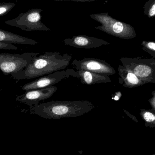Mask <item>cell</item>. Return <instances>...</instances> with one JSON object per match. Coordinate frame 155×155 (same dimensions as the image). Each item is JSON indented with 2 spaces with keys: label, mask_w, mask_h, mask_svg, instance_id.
Listing matches in <instances>:
<instances>
[{
  "label": "cell",
  "mask_w": 155,
  "mask_h": 155,
  "mask_svg": "<svg viewBox=\"0 0 155 155\" xmlns=\"http://www.w3.org/2000/svg\"><path fill=\"white\" fill-rule=\"evenodd\" d=\"M54 1H73L77 2H92L97 0H54Z\"/></svg>",
  "instance_id": "21"
},
{
  "label": "cell",
  "mask_w": 155,
  "mask_h": 155,
  "mask_svg": "<svg viewBox=\"0 0 155 155\" xmlns=\"http://www.w3.org/2000/svg\"><path fill=\"white\" fill-rule=\"evenodd\" d=\"M75 72V70L72 69L55 72L25 84L21 89L23 91H27L52 86L63 79L73 77Z\"/></svg>",
  "instance_id": "8"
},
{
  "label": "cell",
  "mask_w": 155,
  "mask_h": 155,
  "mask_svg": "<svg viewBox=\"0 0 155 155\" xmlns=\"http://www.w3.org/2000/svg\"><path fill=\"white\" fill-rule=\"evenodd\" d=\"M120 61L123 66L133 72L146 84H155V58L122 57Z\"/></svg>",
  "instance_id": "4"
},
{
  "label": "cell",
  "mask_w": 155,
  "mask_h": 155,
  "mask_svg": "<svg viewBox=\"0 0 155 155\" xmlns=\"http://www.w3.org/2000/svg\"><path fill=\"white\" fill-rule=\"evenodd\" d=\"M66 45L81 49H92L99 48L103 45H110V43L96 37L78 35L71 38H67L63 41Z\"/></svg>",
  "instance_id": "10"
},
{
  "label": "cell",
  "mask_w": 155,
  "mask_h": 155,
  "mask_svg": "<svg viewBox=\"0 0 155 155\" xmlns=\"http://www.w3.org/2000/svg\"><path fill=\"white\" fill-rule=\"evenodd\" d=\"M72 65L76 71H84L105 75L115 74V69L106 61L94 58L73 60Z\"/></svg>",
  "instance_id": "7"
},
{
  "label": "cell",
  "mask_w": 155,
  "mask_h": 155,
  "mask_svg": "<svg viewBox=\"0 0 155 155\" xmlns=\"http://www.w3.org/2000/svg\"><path fill=\"white\" fill-rule=\"evenodd\" d=\"M58 90L57 87H48L40 89L26 91L25 94L17 96L16 100L30 107L40 104L41 101L46 100L52 96Z\"/></svg>",
  "instance_id": "9"
},
{
  "label": "cell",
  "mask_w": 155,
  "mask_h": 155,
  "mask_svg": "<svg viewBox=\"0 0 155 155\" xmlns=\"http://www.w3.org/2000/svg\"><path fill=\"white\" fill-rule=\"evenodd\" d=\"M152 94L153 97L148 100V102H149L151 107H152V110L155 112V91H153L152 92Z\"/></svg>",
  "instance_id": "19"
},
{
  "label": "cell",
  "mask_w": 155,
  "mask_h": 155,
  "mask_svg": "<svg viewBox=\"0 0 155 155\" xmlns=\"http://www.w3.org/2000/svg\"><path fill=\"white\" fill-rule=\"evenodd\" d=\"M0 41L12 44L36 45L39 43L35 40L0 29Z\"/></svg>",
  "instance_id": "13"
},
{
  "label": "cell",
  "mask_w": 155,
  "mask_h": 155,
  "mask_svg": "<svg viewBox=\"0 0 155 155\" xmlns=\"http://www.w3.org/2000/svg\"><path fill=\"white\" fill-rule=\"evenodd\" d=\"M18 47L12 44L5 43L0 41V50H17Z\"/></svg>",
  "instance_id": "18"
},
{
  "label": "cell",
  "mask_w": 155,
  "mask_h": 155,
  "mask_svg": "<svg viewBox=\"0 0 155 155\" xmlns=\"http://www.w3.org/2000/svg\"><path fill=\"white\" fill-rule=\"evenodd\" d=\"M118 71L119 75V83L123 87L133 88L146 84L133 72L125 68L123 65L118 66Z\"/></svg>",
  "instance_id": "12"
},
{
  "label": "cell",
  "mask_w": 155,
  "mask_h": 155,
  "mask_svg": "<svg viewBox=\"0 0 155 155\" xmlns=\"http://www.w3.org/2000/svg\"><path fill=\"white\" fill-rule=\"evenodd\" d=\"M151 155H155V154H154Z\"/></svg>",
  "instance_id": "22"
},
{
  "label": "cell",
  "mask_w": 155,
  "mask_h": 155,
  "mask_svg": "<svg viewBox=\"0 0 155 155\" xmlns=\"http://www.w3.org/2000/svg\"><path fill=\"white\" fill-rule=\"evenodd\" d=\"M124 111L125 113V114H126L128 117H129L131 119H133V120H134V121L135 122H136V123H137V122H138V120H137V119L135 116L131 114H130L128 111H126V110H124Z\"/></svg>",
  "instance_id": "20"
},
{
  "label": "cell",
  "mask_w": 155,
  "mask_h": 155,
  "mask_svg": "<svg viewBox=\"0 0 155 155\" xmlns=\"http://www.w3.org/2000/svg\"><path fill=\"white\" fill-rule=\"evenodd\" d=\"M142 45L143 50L152 55L153 58H155V42L144 41L142 42Z\"/></svg>",
  "instance_id": "16"
},
{
  "label": "cell",
  "mask_w": 155,
  "mask_h": 155,
  "mask_svg": "<svg viewBox=\"0 0 155 155\" xmlns=\"http://www.w3.org/2000/svg\"><path fill=\"white\" fill-rule=\"evenodd\" d=\"M72 59L69 54L46 52L35 58L27 67L12 77L16 81L42 77L68 67Z\"/></svg>",
  "instance_id": "1"
},
{
  "label": "cell",
  "mask_w": 155,
  "mask_h": 155,
  "mask_svg": "<svg viewBox=\"0 0 155 155\" xmlns=\"http://www.w3.org/2000/svg\"><path fill=\"white\" fill-rule=\"evenodd\" d=\"M73 77L77 78L82 84L87 85H94L112 82L108 75L87 71H75Z\"/></svg>",
  "instance_id": "11"
},
{
  "label": "cell",
  "mask_w": 155,
  "mask_h": 155,
  "mask_svg": "<svg viewBox=\"0 0 155 155\" xmlns=\"http://www.w3.org/2000/svg\"><path fill=\"white\" fill-rule=\"evenodd\" d=\"M89 16L101 24L100 26L94 27L95 29L110 35L126 40L136 36L135 30L132 25L116 20L110 16L108 12L91 14Z\"/></svg>",
  "instance_id": "3"
},
{
  "label": "cell",
  "mask_w": 155,
  "mask_h": 155,
  "mask_svg": "<svg viewBox=\"0 0 155 155\" xmlns=\"http://www.w3.org/2000/svg\"><path fill=\"white\" fill-rule=\"evenodd\" d=\"M140 116L145 122V126L150 128L155 127V112L152 110L141 109Z\"/></svg>",
  "instance_id": "14"
},
{
  "label": "cell",
  "mask_w": 155,
  "mask_h": 155,
  "mask_svg": "<svg viewBox=\"0 0 155 155\" xmlns=\"http://www.w3.org/2000/svg\"><path fill=\"white\" fill-rule=\"evenodd\" d=\"M93 103L83 101H52L31 107V113L46 119L76 117L92 111Z\"/></svg>",
  "instance_id": "2"
},
{
  "label": "cell",
  "mask_w": 155,
  "mask_h": 155,
  "mask_svg": "<svg viewBox=\"0 0 155 155\" xmlns=\"http://www.w3.org/2000/svg\"><path fill=\"white\" fill-rule=\"evenodd\" d=\"M43 11L41 9H31L26 12L20 14L15 19L8 20L5 23L27 31H51L41 21V13Z\"/></svg>",
  "instance_id": "6"
},
{
  "label": "cell",
  "mask_w": 155,
  "mask_h": 155,
  "mask_svg": "<svg viewBox=\"0 0 155 155\" xmlns=\"http://www.w3.org/2000/svg\"><path fill=\"white\" fill-rule=\"evenodd\" d=\"M15 5V3L0 2V17L8 14Z\"/></svg>",
  "instance_id": "17"
},
{
  "label": "cell",
  "mask_w": 155,
  "mask_h": 155,
  "mask_svg": "<svg viewBox=\"0 0 155 155\" xmlns=\"http://www.w3.org/2000/svg\"><path fill=\"white\" fill-rule=\"evenodd\" d=\"M39 54L40 53L37 52L0 54V70L5 75L18 73L27 67Z\"/></svg>",
  "instance_id": "5"
},
{
  "label": "cell",
  "mask_w": 155,
  "mask_h": 155,
  "mask_svg": "<svg viewBox=\"0 0 155 155\" xmlns=\"http://www.w3.org/2000/svg\"><path fill=\"white\" fill-rule=\"evenodd\" d=\"M144 14L149 18L155 17V0H148L145 4Z\"/></svg>",
  "instance_id": "15"
}]
</instances>
